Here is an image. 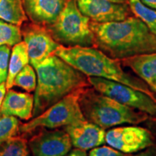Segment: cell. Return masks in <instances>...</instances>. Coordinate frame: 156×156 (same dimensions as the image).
<instances>
[{
	"label": "cell",
	"instance_id": "cell-1",
	"mask_svg": "<svg viewBox=\"0 0 156 156\" xmlns=\"http://www.w3.org/2000/svg\"><path fill=\"white\" fill-rule=\"evenodd\" d=\"M90 28L94 47L114 59L156 53V36L136 17L103 23L92 21Z\"/></svg>",
	"mask_w": 156,
	"mask_h": 156
},
{
	"label": "cell",
	"instance_id": "cell-2",
	"mask_svg": "<svg viewBox=\"0 0 156 156\" xmlns=\"http://www.w3.org/2000/svg\"><path fill=\"white\" fill-rule=\"evenodd\" d=\"M37 75L33 117L44 112L69 93L87 87L85 75L55 54L34 67Z\"/></svg>",
	"mask_w": 156,
	"mask_h": 156
},
{
	"label": "cell",
	"instance_id": "cell-3",
	"mask_svg": "<svg viewBox=\"0 0 156 156\" xmlns=\"http://www.w3.org/2000/svg\"><path fill=\"white\" fill-rule=\"evenodd\" d=\"M54 54L87 77H101L124 84L142 91L156 101L153 91L140 78L126 73L119 60L111 58L95 47L61 46Z\"/></svg>",
	"mask_w": 156,
	"mask_h": 156
},
{
	"label": "cell",
	"instance_id": "cell-4",
	"mask_svg": "<svg viewBox=\"0 0 156 156\" xmlns=\"http://www.w3.org/2000/svg\"><path fill=\"white\" fill-rule=\"evenodd\" d=\"M79 103L85 119L103 129L124 124H138L150 119L145 113L123 105L94 88H82Z\"/></svg>",
	"mask_w": 156,
	"mask_h": 156
},
{
	"label": "cell",
	"instance_id": "cell-5",
	"mask_svg": "<svg viewBox=\"0 0 156 156\" xmlns=\"http://www.w3.org/2000/svg\"><path fill=\"white\" fill-rule=\"evenodd\" d=\"M47 29L59 44L94 47L90 19L80 11L76 0H67L57 20Z\"/></svg>",
	"mask_w": 156,
	"mask_h": 156
},
{
	"label": "cell",
	"instance_id": "cell-6",
	"mask_svg": "<svg viewBox=\"0 0 156 156\" xmlns=\"http://www.w3.org/2000/svg\"><path fill=\"white\" fill-rule=\"evenodd\" d=\"M82 88L66 95L30 122L20 124L19 132L22 134H28L38 128L55 129L86 120L79 103Z\"/></svg>",
	"mask_w": 156,
	"mask_h": 156
},
{
	"label": "cell",
	"instance_id": "cell-7",
	"mask_svg": "<svg viewBox=\"0 0 156 156\" xmlns=\"http://www.w3.org/2000/svg\"><path fill=\"white\" fill-rule=\"evenodd\" d=\"M87 81L97 91L119 103L145 113L156 121V101L142 91L124 84L101 77H88Z\"/></svg>",
	"mask_w": 156,
	"mask_h": 156
},
{
	"label": "cell",
	"instance_id": "cell-8",
	"mask_svg": "<svg viewBox=\"0 0 156 156\" xmlns=\"http://www.w3.org/2000/svg\"><path fill=\"white\" fill-rule=\"evenodd\" d=\"M106 142L123 153H134L155 145L153 134L147 129L137 126H119L106 133Z\"/></svg>",
	"mask_w": 156,
	"mask_h": 156
},
{
	"label": "cell",
	"instance_id": "cell-9",
	"mask_svg": "<svg viewBox=\"0 0 156 156\" xmlns=\"http://www.w3.org/2000/svg\"><path fill=\"white\" fill-rule=\"evenodd\" d=\"M21 31L28 48L30 63L34 67L54 54L61 46L44 25L33 23L26 25Z\"/></svg>",
	"mask_w": 156,
	"mask_h": 156
},
{
	"label": "cell",
	"instance_id": "cell-10",
	"mask_svg": "<svg viewBox=\"0 0 156 156\" xmlns=\"http://www.w3.org/2000/svg\"><path fill=\"white\" fill-rule=\"evenodd\" d=\"M28 146L34 156H66L73 145L65 130L41 129L31 137Z\"/></svg>",
	"mask_w": 156,
	"mask_h": 156
},
{
	"label": "cell",
	"instance_id": "cell-11",
	"mask_svg": "<svg viewBox=\"0 0 156 156\" xmlns=\"http://www.w3.org/2000/svg\"><path fill=\"white\" fill-rule=\"evenodd\" d=\"M80 11L93 22L103 23L122 21L132 12L127 4H119L109 0H76Z\"/></svg>",
	"mask_w": 156,
	"mask_h": 156
},
{
	"label": "cell",
	"instance_id": "cell-12",
	"mask_svg": "<svg viewBox=\"0 0 156 156\" xmlns=\"http://www.w3.org/2000/svg\"><path fill=\"white\" fill-rule=\"evenodd\" d=\"M73 146L83 151H88L106 142L105 129L87 120L65 126Z\"/></svg>",
	"mask_w": 156,
	"mask_h": 156
},
{
	"label": "cell",
	"instance_id": "cell-13",
	"mask_svg": "<svg viewBox=\"0 0 156 156\" xmlns=\"http://www.w3.org/2000/svg\"><path fill=\"white\" fill-rule=\"evenodd\" d=\"M67 0H23L27 16L41 25H51L57 20Z\"/></svg>",
	"mask_w": 156,
	"mask_h": 156
},
{
	"label": "cell",
	"instance_id": "cell-14",
	"mask_svg": "<svg viewBox=\"0 0 156 156\" xmlns=\"http://www.w3.org/2000/svg\"><path fill=\"white\" fill-rule=\"evenodd\" d=\"M34 106V95L28 93H19L10 89L6 93L0 108V113L17 116L23 120H28L33 117Z\"/></svg>",
	"mask_w": 156,
	"mask_h": 156
},
{
	"label": "cell",
	"instance_id": "cell-15",
	"mask_svg": "<svg viewBox=\"0 0 156 156\" xmlns=\"http://www.w3.org/2000/svg\"><path fill=\"white\" fill-rule=\"evenodd\" d=\"M148 86L156 81V53L142 54L122 60Z\"/></svg>",
	"mask_w": 156,
	"mask_h": 156
},
{
	"label": "cell",
	"instance_id": "cell-16",
	"mask_svg": "<svg viewBox=\"0 0 156 156\" xmlns=\"http://www.w3.org/2000/svg\"><path fill=\"white\" fill-rule=\"evenodd\" d=\"M28 48L25 41H21L15 44L12 50L9 58L8 75L6 80V88L7 90L13 87L15 77L20 72L29 64Z\"/></svg>",
	"mask_w": 156,
	"mask_h": 156
},
{
	"label": "cell",
	"instance_id": "cell-17",
	"mask_svg": "<svg viewBox=\"0 0 156 156\" xmlns=\"http://www.w3.org/2000/svg\"><path fill=\"white\" fill-rule=\"evenodd\" d=\"M0 20L20 26L28 20L22 0H0Z\"/></svg>",
	"mask_w": 156,
	"mask_h": 156
},
{
	"label": "cell",
	"instance_id": "cell-18",
	"mask_svg": "<svg viewBox=\"0 0 156 156\" xmlns=\"http://www.w3.org/2000/svg\"><path fill=\"white\" fill-rule=\"evenodd\" d=\"M128 3L132 12L156 36V11L144 5L141 0H129Z\"/></svg>",
	"mask_w": 156,
	"mask_h": 156
},
{
	"label": "cell",
	"instance_id": "cell-19",
	"mask_svg": "<svg viewBox=\"0 0 156 156\" xmlns=\"http://www.w3.org/2000/svg\"><path fill=\"white\" fill-rule=\"evenodd\" d=\"M0 156H30L28 142L23 136H12L0 146Z\"/></svg>",
	"mask_w": 156,
	"mask_h": 156
},
{
	"label": "cell",
	"instance_id": "cell-20",
	"mask_svg": "<svg viewBox=\"0 0 156 156\" xmlns=\"http://www.w3.org/2000/svg\"><path fill=\"white\" fill-rule=\"evenodd\" d=\"M22 31L18 25L0 20V46H12L22 41Z\"/></svg>",
	"mask_w": 156,
	"mask_h": 156
},
{
	"label": "cell",
	"instance_id": "cell-21",
	"mask_svg": "<svg viewBox=\"0 0 156 156\" xmlns=\"http://www.w3.org/2000/svg\"><path fill=\"white\" fill-rule=\"evenodd\" d=\"M19 120L15 116L0 113V146L19 132Z\"/></svg>",
	"mask_w": 156,
	"mask_h": 156
},
{
	"label": "cell",
	"instance_id": "cell-22",
	"mask_svg": "<svg viewBox=\"0 0 156 156\" xmlns=\"http://www.w3.org/2000/svg\"><path fill=\"white\" fill-rule=\"evenodd\" d=\"M37 75L32 66L27 64L15 77L13 86L22 87L27 92H32L37 86Z\"/></svg>",
	"mask_w": 156,
	"mask_h": 156
},
{
	"label": "cell",
	"instance_id": "cell-23",
	"mask_svg": "<svg viewBox=\"0 0 156 156\" xmlns=\"http://www.w3.org/2000/svg\"><path fill=\"white\" fill-rule=\"evenodd\" d=\"M10 48L8 46H0V83H5L8 75Z\"/></svg>",
	"mask_w": 156,
	"mask_h": 156
},
{
	"label": "cell",
	"instance_id": "cell-24",
	"mask_svg": "<svg viewBox=\"0 0 156 156\" xmlns=\"http://www.w3.org/2000/svg\"><path fill=\"white\" fill-rule=\"evenodd\" d=\"M89 156H127L122 152L117 151L112 147L101 146L93 148L89 153Z\"/></svg>",
	"mask_w": 156,
	"mask_h": 156
},
{
	"label": "cell",
	"instance_id": "cell-25",
	"mask_svg": "<svg viewBox=\"0 0 156 156\" xmlns=\"http://www.w3.org/2000/svg\"><path fill=\"white\" fill-rule=\"evenodd\" d=\"M127 156H156V147L155 146H152L141 153L136 154V155H129Z\"/></svg>",
	"mask_w": 156,
	"mask_h": 156
},
{
	"label": "cell",
	"instance_id": "cell-26",
	"mask_svg": "<svg viewBox=\"0 0 156 156\" xmlns=\"http://www.w3.org/2000/svg\"><path fill=\"white\" fill-rule=\"evenodd\" d=\"M66 156H87V153L85 151L75 148L71 152H69Z\"/></svg>",
	"mask_w": 156,
	"mask_h": 156
},
{
	"label": "cell",
	"instance_id": "cell-27",
	"mask_svg": "<svg viewBox=\"0 0 156 156\" xmlns=\"http://www.w3.org/2000/svg\"><path fill=\"white\" fill-rule=\"evenodd\" d=\"M6 90H7V88H6V83H0V108H1L4 98L5 97Z\"/></svg>",
	"mask_w": 156,
	"mask_h": 156
},
{
	"label": "cell",
	"instance_id": "cell-28",
	"mask_svg": "<svg viewBox=\"0 0 156 156\" xmlns=\"http://www.w3.org/2000/svg\"><path fill=\"white\" fill-rule=\"evenodd\" d=\"M141 2L147 7L156 9V0H141Z\"/></svg>",
	"mask_w": 156,
	"mask_h": 156
},
{
	"label": "cell",
	"instance_id": "cell-29",
	"mask_svg": "<svg viewBox=\"0 0 156 156\" xmlns=\"http://www.w3.org/2000/svg\"><path fill=\"white\" fill-rule=\"evenodd\" d=\"M110 2L114 3H119V4H126L128 2L129 0H109Z\"/></svg>",
	"mask_w": 156,
	"mask_h": 156
},
{
	"label": "cell",
	"instance_id": "cell-30",
	"mask_svg": "<svg viewBox=\"0 0 156 156\" xmlns=\"http://www.w3.org/2000/svg\"><path fill=\"white\" fill-rule=\"evenodd\" d=\"M149 87H150V88L151 89V90L154 91V92L156 93V81L153 82V83H152Z\"/></svg>",
	"mask_w": 156,
	"mask_h": 156
}]
</instances>
